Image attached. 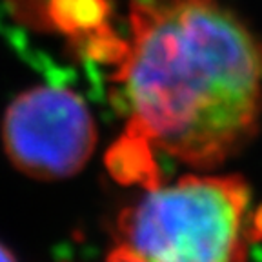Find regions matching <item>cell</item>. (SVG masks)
Segmentation results:
<instances>
[{
	"mask_svg": "<svg viewBox=\"0 0 262 262\" xmlns=\"http://www.w3.org/2000/svg\"><path fill=\"white\" fill-rule=\"evenodd\" d=\"M97 131L80 97L66 88H33L11 102L2 142L18 171L40 180L78 173L93 153Z\"/></svg>",
	"mask_w": 262,
	"mask_h": 262,
	"instance_id": "3",
	"label": "cell"
},
{
	"mask_svg": "<svg viewBox=\"0 0 262 262\" xmlns=\"http://www.w3.org/2000/svg\"><path fill=\"white\" fill-rule=\"evenodd\" d=\"M107 262H149V260L139 257V255L133 253L131 250H127L126 246H120V248H117V250L110 255Z\"/></svg>",
	"mask_w": 262,
	"mask_h": 262,
	"instance_id": "5",
	"label": "cell"
},
{
	"mask_svg": "<svg viewBox=\"0 0 262 262\" xmlns=\"http://www.w3.org/2000/svg\"><path fill=\"white\" fill-rule=\"evenodd\" d=\"M250 189L241 177H182L124 209V246L149 262H246Z\"/></svg>",
	"mask_w": 262,
	"mask_h": 262,
	"instance_id": "2",
	"label": "cell"
},
{
	"mask_svg": "<svg viewBox=\"0 0 262 262\" xmlns=\"http://www.w3.org/2000/svg\"><path fill=\"white\" fill-rule=\"evenodd\" d=\"M49 13L66 31H97L106 18V0H51Z\"/></svg>",
	"mask_w": 262,
	"mask_h": 262,
	"instance_id": "4",
	"label": "cell"
},
{
	"mask_svg": "<svg viewBox=\"0 0 262 262\" xmlns=\"http://www.w3.org/2000/svg\"><path fill=\"white\" fill-rule=\"evenodd\" d=\"M0 262H15L13 255L9 253L8 248H4L2 244H0Z\"/></svg>",
	"mask_w": 262,
	"mask_h": 262,
	"instance_id": "6",
	"label": "cell"
},
{
	"mask_svg": "<svg viewBox=\"0 0 262 262\" xmlns=\"http://www.w3.org/2000/svg\"><path fill=\"white\" fill-rule=\"evenodd\" d=\"M117 82L129 139L193 168L237 155L262 117V40L219 0H133Z\"/></svg>",
	"mask_w": 262,
	"mask_h": 262,
	"instance_id": "1",
	"label": "cell"
}]
</instances>
